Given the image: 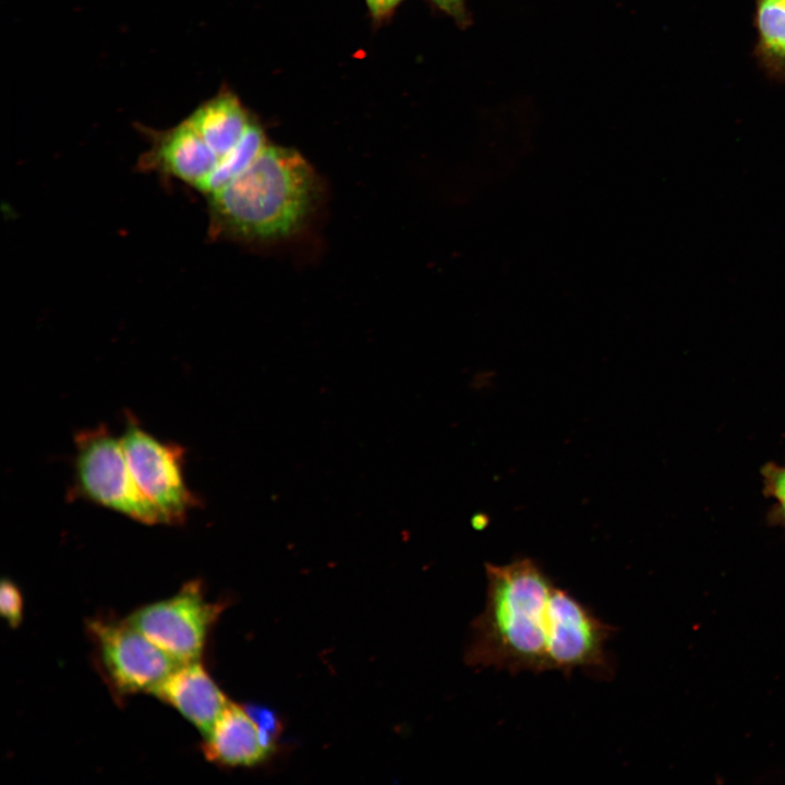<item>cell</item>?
<instances>
[{"label":"cell","mask_w":785,"mask_h":785,"mask_svg":"<svg viewBox=\"0 0 785 785\" xmlns=\"http://www.w3.org/2000/svg\"><path fill=\"white\" fill-rule=\"evenodd\" d=\"M244 709L262 732L277 738L281 724L273 710L257 704H250Z\"/></svg>","instance_id":"9a60e30c"},{"label":"cell","mask_w":785,"mask_h":785,"mask_svg":"<svg viewBox=\"0 0 785 785\" xmlns=\"http://www.w3.org/2000/svg\"><path fill=\"white\" fill-rule=\"evenodd\" d=\"M207 760L226 766H252L271 753L263 745L261 730L244 708L229 702L204 737Z\"/></svg>","instance_id":"9c48e42d"},{"label":"cell","mask_w":785,"mask_h":785,"mask_svg":"<svg viewBox=\"0 0 785 785\" xmlns=\"http://www.w3.org/2000/svg\"><path fill=\"white\" fill-rule=\"evenodd\" d=\"M152 693L178 710L204 737L230 702L200 661L180 664Z\"/></svg>","instance_id":"ba28073f"},{"label":"cell","mask_w":785,"mask_h":785,"mask_svg":"<svg viewBox=\"0 0 785 785\" xmlns=\"http://www.w3.org/2000/svg\"><path fill=\"white\" fill-rule=\"evenodd\" d=\"M186 120L219 160L239 143L251 122L239 99L229 93L204 102Z\"/></svg>","instance_id":"30bf717a"},{"label":"cell","mask_w":785,"mask_h":785,"mask_svg":"<svg viewBox=\"0 0 785 785\" xmlns=\"http://www.w3.org/2000/svg\"><path fill=\"white\" fill-rule=\"evenodd\" d=\"M486 599L471 625L472 667L566 676L613 673L606 643L615 628L559 587L532 558L485 564Z\"/></svg>","instance_id":"6da1fadb"},{"label":"cell","mask_w":785,"mask_h":785,"mask_svg":"<svg viewBox=\"0 0 785 785\" xmlns=\"http://www.w3.org/2000/svg\"><path fill=\"white\" fill-rule=\"evenodd\" d=\"M763 491L772 502L774 517L785 526V463H766L762 470Z\"/></svg>","instance_id":"4fadbf2b"},{"label":"cell","mask_w":785,"mask_h":785,"mask_svg":"<svg viewBox=\"0 0 785 785\" xmlns=\"http://www.w3.org/2000/svg\"><path fill=\"white\" fill-rule=\"evenodd\" d=\"M120 438L133 481L159 523H183L197 502L183 476V448L157 439L131 418Z\"/></svg>","instance_id":"277c9868"},{"label":"cell","mask_w":785,"mask_h":785,"mask_svg":"<svg viewBox=\"0 0 785 785\" xmlns=\"http://www.w3.org/2000/svg\"><path fill=\"white\" fill-rule=\"evenodd\" d=\"M75 448V484L81 496L142 523L159 524L133 481L121 438L97 426L81 431Z\"/></svg>","instance_id":"3957f363"},{"label":"cell","mask_w":785,"mask_h":785,"mask_svg":"<svg viewBox=\"0 0 785 785\" xmlns=\"http://www.w3.org/2000/svg\"><path fill=\"white\" fill-rule=\"evenodd\" d=\"M266 146L261 126L251 120L239 143L224 156L200 191L209 195L243 172Z\"/></svg>","instance_id":"7c38bea8"},{"label":"cell","mask_w":785,"mask_h":785,"mask_svg":"<svg viewBox=\"0 0 785 785\" xmlns=\"http://www.w3.org/2000/svg\"><path fill=\"white\" fill-rule=\"evenodd\" d=\"M372 16L382 21L392 13L401 0H365Z\"/></svg>","instance_id":"e0dca14e"},{"label":"cell","mask_w":785,"mask_h":785,"mask_svg":"<svg viewBox=\"0 0 785 785\" xmlns=\"http://www.w3.org/2000/svg\"><path fill=\"white\" fill-rule=\"evenodd\" d=\"M219 159L188 120L155 133L150 149L140 166L176 177L200 191L214 172Z\"/></svg>","instance_id":"52a82bcc"},{"label":"cell","mask_w":785,"mask_h":785,"mask_svg":"<svg viewBox=\"0 0 785 785\" xmlns=\"http://www.w3.org/2000/svg\"><path fill=\"white\" fill-rule=\"evenodd\" d=\"M23 596L19 587L10 579L0 583V613L11 628H17L23 620Z\"/></svg>","instance_id":"5bb4252c"},{"label":"cell","mask_w":785,"mask_h":785,"mask_svg":"<svg viewBox=\"0 0 785 785\" xmlns=\"http://www.w3.org/2000/svg\"><path fill=\"white\" fill-rule=\"evenodd\" d=\"M221 609L220 604L206 601L201 584L192 581L176 595L136 609L126 620L183 664L200 661Z\"/></svg>","instance_id":"5b68a950"},{"label":"cell","mask_w":785,"mask_h":785,"mask_svg":"<svg viewBox=\"0 0 785 785\" xmlns=\"http://www.w3.org/2000/svg\"><path fill=\"white\" fill-rule=\"evenodd\" d=\"M440 10L452 16L458 23H469V15L466 9V0H431Z\"/></svg>","instance_id":"2e32d148"},{"label":"cell","mask_w":785,"mask_h":785,"mask_svg":"<svg viewBox=\"0 0 785 785\" xmlns=\"http://www.w3.org/2000/svg\"><path fill=\"white\" fill-rule=\"evenodd\" d=\"M753 2V56L769 78L785 82V0Z\"/></svg>","instance_id":"8fae6325"},{"label":"cell","mask_w":785,"mask_h":785,"mask_svg":"<svg viewBox=\"0 0 785 785\" xmlns=\"http://www.w3.org/2000/svg\"><path fill=\"white\" fill-rule=\"evenodd\" d=\"M315 185L298 152L266 145L243 172L207 195L212 234L246 241L287 237L311 212Z\"/></svg>","instance_id":"7a4b0ae2"},{"label":"cell","mask_w":785,"mask_h":785,"mask_svg":"<svg viewBox=\"0 0 785 785\" xmlns=\"http://www.w3.org/2000/svg\"><path fill=\"white\" fill-rule=\"evenodd\" d=\"M88 631L105 675L120 695L152 693L181 664L126 619H95Z\"/></svg>","instance_id":"8992f818"}]
</instances>
